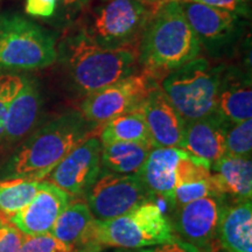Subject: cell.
<instances>
[{
    "mask_svg": "<svg viewBox=\"0 0 252 252\" xmlns=\"http://www.w3.org/2000/svg\"><path fill=\"white\" fill-rule=\"evenodd\" d=\"M93 127L81 112L59 116L34 132L0 167V180L42 181Z\"/></svg>",
    "mask_w": 252,
    "mask_h": 252,
    "instance_id": "1",
    "label": "cell"
},
{
    "mask_svg": "<svg viewBox=\"0 0 252 252\" xmlns=\"http://www.w3.org/2000/svg\"><path fill=\"white\" fill-rule=\"evenodd\" d=\"M201 46L180 4L171 2L156 9L145 27L138 62L151 78L162 80L169 72L198 58Z\"/></svg>",
    "mask_w": 252,
    "mask_h": 252,
    "instance_id": "2",
    "label": "cell"
},
{
    "mask_svg": "<svg viewBox=\"0 0 252 252\" xmlns=\"http://www.w3.org/2000/svg\"><path fill=\"white\" fill-rule=\"evenodd\" d=\"M58 55H61L72 86L82 96L135 74L138 62V53L132 47L106 48L83 30L65 37Z\"/></svg>",
    "mask_w": 252,
    "mask_h": 252,
    "instance_id": "3",
    "label": "cell"
},
{
    "mask_svg": "<svg viewBox=\"0 0 252 252\" xmlns=\"http://www.w3.org/2000/svg\"><path fill=\"white\" fill-rule=\"evenodd\" d=\"M179 239L172 223L159 206L145 201L124 215L111 220H94L81 248L140 249Z\"/></svg>",
    "mask_w": 252,
    "mask_h": 252,
    "instance_id": "4",
    "label": "cell"
},
{
    "mask_svg": "<svg viewBox=\"0 0 252 252\" xmlns=\"http://www.w3.org/2000/svg\"><path fill=\"white\" fill-rule=\"evenodd\" d=\"M222 69L196 58L162 78L161 89L185 122L216 111Z\"/></svg>",
    "mask_w": 252,
    "mask_h": 252,
    "instance_id": "5",
    "label": "cell"
},
{
    "mask_svg": "<svg viewBox=\"0 0 252 252\" xmlns=\"http://www.w3.org/2000/svg\"><path fill=\"white\" fill-rule=\"evenodd\" d=\"M54 36L20 14L0 18V69L33 70L58 59Z\"/></svg>",
    "mask_w": 252,
    "mask_h": 252,
    "instance_id": "6",
    "label": "cell"
},
{
    "mask_svg": "<svg viewBox=\"0 0 252 252\" xmlns=\"http://www.w3.org/2000/svg\"><path fill=\"white\" fill-rule=\"evenodd\" d=\"M153 13L154 6L145 0H106L93 12L83 31L106 48L131 47Z\"/></svg>",
    "mask_w": 252,
    "mask_h": 252,
    "instance_id": "7",
    "label": "cell"
},
{
    "mask_svg": "<svg viewBox=\"0 0 252 252\" xmlns=\"http://www.w3.org/2000/svg\"><path fill=\"white\" fill-rule=\"evenodd\" d=\"M156 84L145 72L132 74L86 96L81 115L90 125H104L117 116L139 106Z\"/></svg>",
    "mask_w": 252,
    "mask_h": 252,
    "instance_id": "8",
    "label": "cell"
},
{
    "mask_svg": "<svg viewBox=\"0 0 252 252\" xmlns=\"http://www.w3.org/2000/svg\"><path fill=\"white\" fill-rule=\"evenodd\" d=\"M88 207L94 220H111L134 209L151 195L138 174L105 171L88 189Z\"/></svg>",
    "mask_w": 252,
    "mask_h": 252,
    "instance_id": "9",
    "label": "cell"
},
{
    "mask_svg": "<svg viewBox=\"0 0 252 252\" xmlns=\"http://www.w3.org/2000/svg\"><path fill=\"white\" fill-rule=\"evenodd\" d=\"M100 151L102 143L98 138H84L50 172L48 181L70 195L84 193L102 171Z\"/></svg>",
    "mask_w": 252,
    "mask_h": 252,
    "instance_id": "10",
    "label": "cell"
},
{
    "mask_svg": "<svg viewBox=\"0 0 252 252\" xmlns=\"http://www.w3.org/2000/svg\"><path fill=\"white\" fill-rule=\"evenodd\" d=\"M224 198L206 196L178 208L173 230L181 241L201 249H208L217 236L220 217L224 210Z\"/></svg>",
    "mask_w": 252,
    "mask_h": 252,
    "instance_id": "11",
    "label": "cell"
},
{
    "mask_svg": "<svg viewBox=\"0 0 252 252\" xmlns=\"http://www.w3.org/2000/svg\"><path fill=\"white\" fill-rule=\"evenodd\" d=\"M69 204L70 194L48 180H42L33 200L15 213L8 222L25 236L49 234L58 217Z\"/></svg>",
    "mask_w": 252,
    "mask_h": 252,
    "instance_id": "12",
    "label": "cell"
},
{
    "mask_svg": "<svg viewBox=\"0 0 252 252\" xmlns=\"http://www.w3.org/2000/svg\"><path fill=\"white\" fill-rule=\"evenodd\" d=\"M140 106L153 146L184 150L186 122L167 98L161 87L154 84Z\"/></svg>",
    "mask_w": 252,
    "mask_h": 252,
    "instance_id": "13",
    "label": "cell"
},
{
    "mask_svg": "<svg viewBox=\"0 0 252 252\" xmlns=\"http://www.w3.org/2000/svg\"><path fill=\"white\" fill-rule=\"evenodd\" d=\"M201 45L219 48L236 36L242 17L194 1L179 2Z\"/></svg>",
    "mask_w": 252,
    "mask_h": 252,
    "instance_id": "14",
    "label": "cell"
},
{
    "mask_svg": "<svg viewBox=\"0 0 252 252\" xmlns=\"http://www.w3.org/2000/svg\"><path fill=\"white\" fill-rule=\"evenodd\" d=\"M229 124L216 112L186 122L184 150L214 163L225 154V134Z\"/></svg>",
    "mask_w": 252,
    "mask_h": 252,
    "instance_id": "15",
    "label": "cell"
},
{
    "mask_svg": "<svg viewBox=\"0 0 252 252\" xmlns=\"http://www.w3.org/2000/svg\"><path fill=\"white\" fill-rule=\"evenodd\" d=\"M214 195L234 198L235 202L251 200L252 161L251 157L224 154L212 163L210 175Z\"/></svg>",
    "mask_w": 252,
    "mask_h": 252,
    "instance_id": "16",
    "label": "cell"
},
{
    "mask_svg": "<svg viewBox=\"0 0 252 252\" xmlns=\"http://www.w3.org/2000/svg\"><path fill=\"white\" fill-rule=\"evenodd\" d=\"M185 150L154 147L138 175L151 195H157L174 207L176 167Z\"/></svg>",
    "mask_w": 252,
    "mask_h": 252,
    "instance_id": "17",
    "label": "cell"
},
{
    "mask_svg": "<svg viewBox=\"0 0 252 252\" xmlns=\"http://www.w3.org/2000/svg\"><path fill=\"white\" fill-rule=\"evenodd\" d=\"M41 97L37 86L25 77L24 86L19 91L6 113L1 141L13 144L31 132L40 113Z\"/></svg>",
    "mask_w": 252,
    "mask_h": 252,
    "instance_id": "18",
    "label": "cell"
},
{
    "mask_svg": "<svg viewBox=\"0 0 252 252\" xmlns=\"http://www.w3.org/2000/svg\"><path fill=\"white\" fill-rule=\"evenodd\" d=\"M216 113L235 124L251 119L252 90L250 77L235 72H223L217 94Z\"/></svg>",
    "mask_w": 252,
    "mask_h": 252,
    "instance_id": "19",
    "label": "cell"
},
{
    "mask_svg": "<svg viewBox=\"0 0 252 252\" xmlns=\"http://www.w3.org/2000/svg\"><path fill=\"white\" fill-rule=\"evenodd\" d=\"M219 237L226 252H252L251 200L224 207L220 222Z\"/></svg>",
    "mask_w": 252,
    "mask_h": 252,
    "instance_id": "20",
    "label": "cell"
},
{
    "mask_svg": "<svg viewBox=\"0 0 252 252\" xmlns=\"http://www.w3.org/2000/svg\"><path fill=\"white\" fill-rule=\"evenodd\" d=\"M150 144L115 141L102 145L100 162L105 171L117 174H139L151 151Z\"/></svg>",
    "mask_w": 252,
    "mask_h": 252,
    "instance_id": "21",
    "label": "cell"
},
{
    "mask_svg": "<svg viewBox=\"0 0 252 252\" xmlns=\"http://www.w3.org/2000/svg\"><path fill=\"white\" fill-rule=\"evenodd\" d=\"M94 220L88 204H69L58 217L49 234L76 251L83 245Z\"/></svg>",
    "mask_w": 252,
    "mask_h": 252,
    "instance_id": "22",
    "label": "cell"
},
{
    "mask_svg": "<svg viewBox=\"0 0 252 252\" xmlns=\"http://www.w3.org/2000/svg\"><path fill=\"white\" fill-rule=\"evenodd\" d=\"M140 105L131 111L117 116L103 125L99 139L102 145L115 141H131L150 144L153 146Z\"/></svg>",
    "mask_w": 252,
    "mask_h": 252,
    "instance_id": "23",
    "label": "cell"
},
{
    "mask_svg": "<svg viewBox=\"0 0 252 252\" xmlns=\"http://www.w3.org/2000/svg\"><path fill=\"white\" fill-rule=\"evenodd\" d=\"M40 181L0 180V222H8L35 196Z\"/></svg>",
    "mask_w": 252,
    "mask_h": 252,
    "instance_id": "24",
    "label": "cell"
},
{
    "mask_svg": "<svg viewBox=\"0 0 252 252\" xmlns=\"http://www.w3.org/2000/svg\"><path fill=\"white\" fill-rule=\"evenodd\" d=\"M90 0H26L25 11L40 19H55L61 24H71Z\"/></svg>",
    "mask_w": 252,
    "mask_h": 252,
    "instance_id": "25",
    "label": "cell"
},
{
    "mask_svg": "<svg viewBox=\"0 0 252 252\" xmlns=\"http://www.w3.org/2000/svg\"><path fill=\"white\" fill-rule=\"evenodd\" d=\"M252 152V121L228 125L225 134V154L237 157H251Z\"/></svg>",
    "mask_w": 252,
    "mask_h": 252,
    "instance_id": "26",
    "label": "cell"
},
{
    "mask_svg": "<svg viewBox=\"0 0 252 252\" xmlns=\"http://www.w3.org/2000/svg\"><path fill=\"white\" fill-rule=\"evenodd\" d=\"M210 175H212V163L193 156L187 151H184L176 167V186L208 180Z\"/></svg>",
    "mask_w": 252,
    "mask_h": 252,
    "instance_id": "27",
    "label": "cell"
},
{
    "mask_svg": "<svg viewBox=\"0 0 252 252\" xmlns=\"http://www.w3.org/2000/svg\"><path fill=\"white\" fill-rule=\"evenodd\" d=\"M25 77L13 74L0 75V141H1L2 131L6 113L9 108V104L14 99L19 91L24 86Z\"/></svg>",
    "mask_w": 252,
    "mask_h": 252,
    "instance_id": "28",
    "label": "cell"
},
{
    "mask_svg": "<svg viewBox=\"0 0 252 252\" xmlns=\"http://www.w3.org/2000/svg\"><path fill=\"white\" fill-rule=\"evenodd\" d=\"M206 196H215L210 184V178L203 181L178 185L174 191V208L182 207Z\"/></svg>",
    "mask_w": 252,
    "mask_h": 252,
    "instance_id": "29",
    "label": "cell"
},
{
    "mask_svg": "<svg viewBox=\"0 0 252 252\" xmlns=\"http://www.w3.org/2000/svg\"><path fill=\"white\" fill-rule=\"evenodd\" d=\"M19 252H74L50 234L39 236H25Z\"/></svg>",
    "mask_w": 252,
    "mask_h": 252,
    "instance_id": "30",
    "label": "cell"
},
{
    "mask_svg": "<svg viewBox=\"0 0 252 252\" xmlns=\"http://www.w3.org/2000/svg\"><path fill=\"white\" fill-rule=\"evenodd\" d=\"M25 235L9 222H0V252H19Z\"/></svg>",
    "mask_w": 252,
    "mask_h": 252,
    "instance_id": "31",
    "label": "cell"
},
{
    "mask_svg": "<svg viewBox=\"0 0 252 252\" xmlns=\"http://www.w3.org/2000/svg\"><path fill=\"white\" fill-rule=\"evenodd\" d=\"M184 1L198 2L209 7L230 12L239 17H247L249 13V0H184Z\"/></svg>",
    "mask_w": 252,
    "mask_h": 252,
    "instance_id": "32",
    "label": "cell"
},
{
    "mask_svg": "<svg viewBox=\"0 0 252 252\" xmlns=\"http://www.w3.org/2000/svg\"><path fill=\"white\" fill-rule=\"evenodd\" d=\"M138 252H201L194 245L186 243V242L181 241L180 238L176 241L168 242V243L158 244L153 245V247H149L144 250H140Z\"/></svg>",
    "mask_w": 252,
    "mask_h": 252,
    "instance_id": "33",
    "label": "cell"
},
{
    "mask_svg": "<svg viewBox=\"0 0 252 252\" xmlns=\"http://www.w3.org/2000/svg\"><path fill=\"white\" fill-rule=\"evenodd\" d=\"M182 1H184V0H157V2L154 4V11L159 7H161L163 5L171 4V2H182Z\"/></svg>",
    "mask_w": 252,
    "mask_h": 252,
    "instance_id": "34",
    "label": "cell"
},
{
    "mask_svg": "<svg viewBox=\"0 0 252 252\" xmlns=\"http://www.w3.org/2000/svg\"><path fill=\"white\" fill-rule=\"evenodd\" d=\"M145 1L150 2V4H152L154 6V4H156V2H157V0H145Z\"/></svg>",
    "mask_w": 252,
    "mask_h": 252,
    "instance_id": "35",
    "label": "cell"
},
{
    "mask_svg": "<svg viewBox=\"0 0 252 252\" xmlns=\"http://www.w3.org/2000/svg\"><path fill=\"white\" fill-rule=\"evenodd\" d=\"M213 252H226L225 250H216V251H213Z\"/></svg>",
    "mask_w": 252,
    "mask_h": 252,
    "instance_id": "36",
    "label": "cell"
},
{
    "mask_svg": "<svg viewBox=\"0 0 252 252\" xmlns=\"http://www.w3.org/2000/svg\"><path fill=\"white\" fill-rule=\"evenodd\" d=\"M74 252H75V251H74Z\"/></svg>",
    "mask_w": 252,
    "mask_h": 252,
    "instance_id": "37",
    "label": "cell"
}]
</instances>
